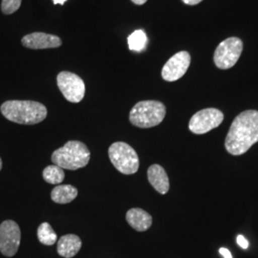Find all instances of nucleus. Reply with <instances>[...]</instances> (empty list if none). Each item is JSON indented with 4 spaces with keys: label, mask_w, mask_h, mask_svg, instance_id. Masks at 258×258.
Wrapping results in <instances>:
<instances>
[{
    "label": "nucleus",
    "mask_w": 258,
    "mask_h": 258,
    "mask_svg": "<svg viewBox=\"0 0 258 258\" xmlns=\"http://www.w3.org/2000/svg\"><path fill=\"white\" fill-rule=\"evenodd\" d=\"M258 142V111L246 110L233 120L225 141L226 150L234 156L246 153Z\"/></svg>",
    "instance_id": "obj_1"
},
{
    "label": "nucleus",
    "mask_w": 258,
    "mask_h": 258,
    "mask_svg": "<svg viewBox=\"0 0 258 258\" xmlns=\"http://www.w3.org/2000/svg\"><path fill=\"white\" fill-rule=\"evenodd\" d=\"M0 111L7 120L19 124H37L47 117L45 105L34 101H7L2 103Z\"/></svg>",
    "instance_id": "obj_2"
},
{
    "label": "nucleus",
    "mask_w": 258,
    "mask_h": 258,
    "mask_svg": "<svg viewBox=\"0 0 258 258\" xmlns=\"http://www.w3.org/2000/svg\"><path fill=\"white\" fill-rule=\"evenodd\" d=\"M52 162L63 169L77 170L88 165L90 151L80 141H69L52 154Z\"/></svg>",
    "instance_id": "obj_3"
},
{
    "label": "nucleus",
    "mask_w": 258,
    "mask_h": 258,
    "mask_svg": "<svg viewBox=\"0 0 258 258\" xmlns=\"http://www.w3.org/2000/svg\"><path fill=\"white\" fill-rule=\"evenodd\" d=\"M165 104L159 101H142L136 103L129 113L130 122L140 128L159 125L166 117Z\"/></svg>",
    "instance_id": "obj_4"
},
{
    "label": "nucleus",
    "mask_w": 258,
    "mask_h": 258,
    "mask_svg": "<svg viewBox=\"0 0 258 258\" xmlns=\"http://www.w3.org/2000/svg\"><path fill=\"white\" fill-rule=\"evenodd\" d=\"M111 163L118 171L125 175H131L138 171L140 162L138 154L129 145L123 142L112 144L108 149Z\"/></svg>",
    "instance_id": "obj_5"
},
{
    "label": "nucleus",
    "mask_w": 258,
    "mask_h": 258,
    "mask_svg": "<svg viewBox=\"0 0 258 258\" xmlns=\"http://www.w3.org/2000/svg\"><path fill=\"white\" fill-rule=\"evenodd\" d=\"M242 52L243 41L239 37H229L216 48L213 55L214 63L219 69H230L236 64Z\"/></svg>",
    "instance_id": "obj_6"
},
{
    "label": "nucleus",
    "mask_w": 258,
    "mask_h": 258,
    "mask_svg": "<svg viewBox=\"0 0 258 258\" xmlns=\"http://www.w3.org/2000/svg\"><path fill=\"white\" fill-rule=\"evenodd\" d=\"M57 86L65 99L70 102H82L85 95V84L78 75L63 71L56 77Z\"/></svg>",
    "instance_id": "obj_7"
},
{
    "label": "nucleus",
    "mask_w": 258,
    "mask_h": 258,
    "mask_svg": "<svg viewBox=\"0 0 258 258\" xmlns=\"http://www.w3.org/2000/svg\"><path fill=\"white\" fill-rule=\"evenodd\" d=\"M224 120V114L216 108H206L195 113L188 123L189 130L197 135L218 127Z\"/></svg>",
    "instance_id": "obj_8"
},
{
    "label": "nucleus",
    "mask_w": 258,
    "mask_h": 258,
    "mask_svg": "<svg viewBox=\"0 0 258 258\" xmlns=\"http://www.w3.org/2000/svg\"><path fill=\"white\" fill-rule=\"evenodd\" d=\"M21 231L19 226L13 220H6L0 224V251L7 257L14 256L20 245Z\"/></svg>",
    "instance_id": "obj_9"
},
{
    "label": "nucleus",
    "mask_w": 258,
    "mask_h": 258,
    "mask_svg": "<svg viewBox=\"0 0 258 258\" xmlns=\"http://www.w3.org/2000/svg\"><path fill=\"white\" fill-rule=\"evenodd\" d=\"M191 57L188 52L181 51L172 55L162 69V77L166 82H176L184 76L189 65Z\"/></svg>",
    "instance_id": "obj_10"
},
{
    "label": "nucleus",
    "mask_w": 258,
    "mask_h": 258,
    "mask_svg": "<svg viewBox=\"0 0 258 258\" xmlns=\"http://www.w3.org/2000/svg\"><path fill=\"white\" fill-rule=\"evenodd\" d=\"M22 45L29 49L39 50V49H50L61 46L62 41L59 37L55 35L45 34L41 32H35L26 35L21 39Z\"/></svg>",
    "instance_id": "obj_11"
},
{
    "label": "nucleus",
    "mask_w": 258,
    "mask_h": 258,
    "mask_svg": "<svg viewBox=\"0 0 258 258\" xmlns=\"http://www.w3.org/2000/svg\"><path fill=\"white\" fill-rule=\"evenodd\" d=\"M83 242L76 234H65L57 241L56 251L65 258L74 257L82 249Z\"/></svg>",
    "instance_id": "obj_12"
},
{
    "label": "nucleus",
    "mask_w": 258,
    "mask_h": 258,
    "mask_svg": "<svg viewBox=\"0 0 258 258\" xmlns=\"http://www.w3.org/2000/svg\"><path fill=\"white\" fill-rule=\"evenodd\" d=\"M149 183L160 194H166L169 190V180L166 170L160 165H152L148 169Z\"/></svg>",
    "instance_id": "obj_13"
},
{
    "label": "nucleus",
    "mask_w": 258,
    "mask_h": 258,
    "mask_svg": "<svg viewBox=\"0 0 258 258\" xmlns=\"http://www.w3.org/2000/svg\"><path fill=\"white\" fill-rule=\"evenodd\" d=\"M126 221L129 225L137 231H146L152 225V217L148 212L134 208L129 210L125 215Z\"/></svg>",
    "instance_id": "obj_14"
},
{
    "label": "nucleus",
    "mask_w": 258,
    "mask_h": 258,
    "mask_svg": "<svg viewBox=\"0 0 258 258\" xmlns=\"http://www.w3.org/2000/svg\"><path fill=\"white\" fill-rule=\"evenodd\" d=\"M78 196V189L72 184H59L56 185L52 192V200L57 204H68L72 202Z\"/></svg>",
    "instance_id": "obj_15"
},
{
    "label": "nucleus",
    "mask_w": 258,
    "mask_h": 258,
    "mask_svg": "<svg viewBox=\"0 0 258 258\" xmlns=\"http://www.w3.org/2000/svg\"><path fill=\"white\" fill-rule=\"evenodd\" d=\"M37 238L41 244L46 246H52L56 242L57 236L51 225L47 222H44L40 224L37 229Z\"/></svg>",
    "instance_id": "obj_16"
},
{
    "label": "nucleus",
    "mask_w": 258,
    "mask_h": 258,
    "mask_svg": "<svg viewBox=\"0 0 258 258\" xmlns=\"http://www.w3.org/2000/svg\"><path fill=\"white\" fill-rule=\"evenodd\" d=\"M43 179L45 182L52 184H58L63 182L64 180V170L60 166L56 165L48 166L43 169L42 172Z\"/></svg>",
    "instance_id": "obj_17"
},
{
    "label": "nucleus",
    "mask_w": 258,
    "mask_h": 258,
    "mask_svg": "<svg viewBox=\"0 0 258 258\" xmlns=\"http://www.w3.org/2000/svg\"><path fill=\"white\" fill-rule=\"evenodd\" d=\"M127 42H128L129 49L131 51L141 52L147 46L148 37L143 30H137L129 36Z\"/></svg>",
    "instance_id": "obj_18"
},
{
    "label": "nucleus",
    "mask_w": 258,
    "mask_h": 258,
    "mask_svg": "<svg viewBox=\"0 0 258 258\" xmlns=\"http://www.w3.org/2000/svg\"><path fill=\"white\" fill-rule=\"evenodd\" d=\"M21 2L22 0H2L1 12L4 15H12L20 8Z\"/></svg>",
    "instance_id": "obj_19"
},
{
    "label": "nucleus",
    "mask_w": 258,
    "mask_h": 258,
    "mask_svg": "<svg viewBox=\"0 0 258 258\" xmlns=\"http://www.w3.org/2000/svg\"><path fill=\"white\" fill-rule=\"evenodd\" d=\"M236 241H237V244L239 245L242 249H248V247H249V242H248V240L246 239L243 235H238L237 238H236Z\"/></svg>",
    "instance_id": "obj_20"
},
{
    "label": "nucleus",
    "mask_w": 258,
    "mask_h": 258,
    "mask_svg": "<svg viewBox=\"0 0 258 258\" xmlns=\"http://www.w3.org/2000/svg\"><path fill=\"white\" fill-rule=\"evenodd\" d=\"M219 252H220V254H222V256L224 258H232L231 251L229 249H226V248H221V249H219Z\"/></svg>",
    "instance_id": "obj_21"
},
{
    "label": "nucleus",
    "mask_w": 258,
    "mask_h": 258,
    "mask_svg": "<svg viewBox=\"0 0 258 258\" xmlns=\"http://www.w3.org/2000/svg\"><path fill=\"white\" fill-rule=\"evenodd\" d=\"M184 2V4L186 5H190V6H194V5H197L199 4L200 2H202L203 0H182Z\"/></svg>",
    "instance_id": "obj_22"
},
{
    "label": "nucleus",
    "mask_w": 258,
    "mask_h": 258,
    "mask_svg": "<svg viewBox=\"0 0 258 258\" xmlns=\"http://www.w3.org/2000/svg\"><path fill=\"white\" fill-rule=\"evenodd\" d=\"M136 5H144L148 0H131Z\"/></svg>",
    "instance_id": "obj_23"
},
{
    "label": "nucleus",
    "mask_w": 258,
    "mask_h": 258,
    "mask_svg": "<svg viewBox=\"0 0 258 258\" xmlns=\"http://www.w3.org/2000/svg\"><path fill=\"white\" fill-rule=\"evenodd\" d=\"M67 0H53V2H54V4H59V5H63L65 2H66Z\"/></svg>",
    "instance_id": "obj_24"
},
{
    "label": "nucleus",
    "mask_w": 258,
    "mask_h": 258,
    "mask_svg": "<svg viewBox=\"0 0 258 258\" xmlns=\"http://www.w3.org/2000/svg\"><path fill=\"white\" fill-rule=\"evenodd\" d=\"M2 169V160H1V158H0V170Z\"/></svg>",
    "instance_id": "obj_25"
}]
</instances>
